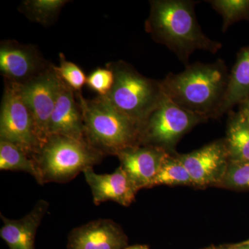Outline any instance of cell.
Wrapping results in <instances>:
<instances>
[{"instance_id":"cell-8","label":"cell","mask_w":249,"mask_h":249,"mask_svg":"<svg viewBox=\"0 0 249 249\" xmlns=\"http://www.w3.org/2000/svg\"><path fill=\"white\" fill-rule=\"evenodd\" d=\"M16 85L30 111L36 135L42 147L49 137V124L60 89V77L52 65L34 79Z\"/></svg>"},{"instance_id":"cell-18","label":"cell","mask_w":249,"mask_h":249,"mask_svg":"<svg viewBox=\"0 0 249 249\" xmlns=\"http://www.w3.org/2000/svg\"><path fill=\"white\" fill-rule=\"evenodd\" d=\"M0 170L29 173L39 182L40 176L33 157L18 145L0 140Z\"/></svg>"},{"instance_id":"cell-11","label":"cell","mask_w":249,"mask_h":249,"mask_svg":"<svg viewBox=\"0 0 249 249\" xmlns=\"http://www.w3.org/2000/svg\"><path fill=\"white\" fill-rule=\"evenodd\" d=\"M128 238L122 228L109 219L91 221L70 232L67 249H124Z\"/></svg>"},{"instance_id":"cell-21","label":"cell","mask_w":249,"mask_h":249,"mask_svg":"<svg viewBox=\"0 0 249 249\" xmlns=\"http://www.w3.org/2000/svg\"><path fill=\"white\" fill-rule=\"evenodd\" d=\"M213 9L222 17V31L242 20H249V0H210Z\"/></svg>"},{"instance_id":"cell-17","label":"cell","mask_w":249,"mask_h":249,"mask_svg":"<svg viewBox=\"0 0 249 249\" xmlns=\"http://www.w3.org/2000/svg\"><path fill=\"white\" fill-rule=\"evenodd\" d=\"M224 139L231 161L249 160V122L242 111L228 113Z\"/></svg>"},{"instance_id":"cell-9","label":"cell","mask_w":249,"mask_h":249,"mask_svg":"<svg viewBox=\"0 0 249 249\" xmlns=\"http://www.w3.org/2000/svg\"><path fill=\"white\" fill-rule=\"evenodd\" d=\"M178 157L191 175L194 188L219 187L230 162L224 138Z\"/></svg>"},{"instance_id":"cell-24","label":"cell","mask_w":249,"mask_h":249,"mask_svg":"<svg viewBox=\"0 0 249 249\" xmlns=\"http://www.w3.org/2000/svg\"><path fill=\"white\" fill-rule=\"evenodd\" d=\"M114 76L110 69L98 68L87 78L86 85L99 96H106L114 84Z\"/></svg>"},{"instance_id":"cell-6","label":"cell","mask_w":249,"mask_h":249,"mask_svg":"<svg viewBox=\"0 0 249 249\" xmlns=\"http://www.w3.org/2000/svg\"><path fill=\"white\" fill-rule=\"evenodd\" d=\"M206 122L201 116L178 107L165 96L141 128V145L175 153L177 145L183 136Z\"/></svg>"},{"instance_id":"cell-14","label":"cell","mask_w":249,"mask_h":249,"mask_svg":"<svg viewBox=\"0 0 249 249\" xmlns=\"http://www.w3.org/2000/svg\"><path fill=\"white\" fill-rule=\"evenodd\" d=\"M49 135L86 140L83 114L78 102L75 100L74 91L61 79L56 102L49 122Z\"/></svg>"},{"instance_id":"cell-5","label":"cell","mask_w":249,"mask_h":249,"mask_svg":"<svg viewBox=\"0 0 249 249\" xmlns=\"http://www.w3.org/2000/svg\"><path fill=\"white\" fill-rule=\"evenodd\" d=\"M104 156L87 140L49 136L34 157L40 176L38 183L69 182L101 163Z\"/></svg>"},{"instance_id":"cell-28","label":"cell","mask_w":249,"mask_h":249,"mask_svg":"<svg viewBox=\"0 0 249 249\" xmlns=\"http://www.w3.org/2000/svg\"><path fill=\"white\" fill-rule=\"evenodd\" d=\"M206 249H228L227 246H220V247H211Z\"/></svg>"},{"instance_id":"cell-2","label":"cell","mask_w":249,"mask_h":249,"mask_svg":"<svg viewBox=\"0 0 249 249\" xmlns=\"http://www.w3.org/2000/svg\"><path fill=\"white\" fill-rule=\"evenodd\" d=\"M229 73L226 62L218 59L211 63L189 64L183 71L169 73L160 82L168 99L208 121L221 118Z\"/></svg>"},{"instance_id":"cell-12","label":"cell","mask_w":249,"mask_h":249,"mask_svg":"<svg viewBox=\"0 0 249 249\" xmlns=\"http://www.w3.org/2000/svg\"><path fill=\"white\" fill-rule=\"evenodd\" d=\"M168 152L158 147L137 145L119 152L120 166L140 191L152 188L154 178Z\"/></svg>"},{"instance_id":"cell-4","label":"cell","mask_w":249,"mask_h":249,"mask_svg":"<svg viewBox=\"0 0 249 249\" xmlns=\"http://www.w3.org/2000/svg\"><path fill=\"white\" fill-rule=\"evenodd\" d=\"M107 67L114 73V84L103 97L141 129L165 97L160 80L144 76L123 60L111 62Z\"/></svg>"},{"instance_id":"cell-1","label":"cell","mask_w":249,"mask_h":249,"mask_svg":"<svg viewBox=\"0 0 249 249\" xmlns=\"http://www.w3.org/2000/svg\"><path fill=\"white\" fill-rule=\"evenodd\" d=\"M192 0H152L150 12L145 21V31L152 40L164 45L184 65L196 50L217 53L222 45L203 32L196 19Z\"/></svg>"},{"instance_id":"cell-16","label":"cell","mask_w":249,"mask_h":249,"mask_svg":"<svg viewBox=\"0 0 249 249\" xmlns=\"http://www.w3.org/2000/svg\"><path fill=\"white\" fill-rule=\"evenodd\" d=\"M249 98V47H245L239 51L235 65L229 73V84L221 109V117Z\"/></svg>"},{"instance_id":"cell-27","label":"cell","mask_w":249,"mask_h":249,"mask_svg":"<svg viewBox=\"0 0 249 249\" xmlns=\"http://www.w3.org/2000/svg\"><path fill=\"white\" fill-rule=\"evenodd\" d=\"M124 249H149V247L144 245H136L126 247Z\"/></svg>"},{"instance_id":"cell-13","label":"cell","mask_w":249,"mask_h":249,"mask_svg":"<svg viewBox=\"0 0 249 249\" xmlns=\"http://www.w3.org/2000/svg\"><path fill=\"white\" fill-rule=\"evenodd\" d=\"M83 174L96 205L111 201L129 206L139 191L120 165L110 174H97L93 168L85 170Z\"/></svg>"},{"instance_id":"cell-7","label":"cell","mask_w":249,"mask_h":249,"mask_svg":"<svg viewBox=\"0 0 249 249\" xmlns=\"http://www.w3.org/2000/svg\"><path fill=\"white\" fill-rule=\"evenodd\" d=\"M0 140L14 143L33 158L41 147L32 116L17 85L6 82L0 111Z\"/></svg>"},{"instance_id":"cell-22","label":"cell","mask_w":249,"mask_h":249,"mask_svg":"<svg viewBox=\"0 0 249 249\" xmlns=\"http://www.w3.org/2000/svg\"><path fill=\"white\" fill-rule=\"evenodd\" d=\"M218 188L235 191H249V160L231 161Z\"/></svg>"},{"instance_id":"cell-23","label":"cell","mask_w":249,"mask_h":249,"mask_svg":"<svg viewBox=\"0 0 249 249\" xmlns=\"http://www.w3.org/2000/svg\"><path fill=\"white\" fill-rule=\"evenodd\" d=\"M60 79L76 92L80 90L87 83V78L84 72L78 65L71 61H68L62 53L60 54V65L54 66Z\"/></svg>"},{"instance_id":"cell-19","label":"cell","mask_w":249,"mask_h":249,"mask_svg":"<svg viewBox=\"0 0 249 249\" xmlns=\"http://www.w3.org/2000/svg\"><path fill=\"white\" fill-rule=\"evenodd\" d=\"M157 186L194 187L191 175L178 158V152L168 153L163 159L152 188Z\"/></svg>"},{"instance_id":"cell-3","label":"cell","mask_w":249,"mask_h":249,"mask_svg":"<svg viewBox=\"0 0 249 249\" xmlns=\"http://www.w3.org/2000/svg\"><path fill=\"white\" fill-rule=\"evenodd\" d=\"M78 93L85 124V139L103 155H116L140 145V128L103 96L85 99Z\"/></svg>"},{"instance_id":"cell-15","label":"cell","mask_w":249,"mask_h":249,"mask_svg":"<svg viewBox=\"0 0 249 249\" xmlns=\"http://www.w3.org/2000/svg\"><path fill=\"white\" fill-rule=\"evenodd\" d=\"M49 209V203L40 199L32 211L19 219H11L0 214L3 222L0 237L9 249H36L37 229Z\"/></svg>"},{"instance_id":"cell-10","label":"cell","mask_w":249,"mask_h":249,"mask_svg":"<svg viewBox=\"0 0 249 249\" xmlns=\"http://www.w3.org/2000/svg\"><path fill=\"white\" fill-rule=\"evenodd\" d=\"M32 45L3 41L0 46V71L6 83L22 85L51 67Z\"/></svg>"},{"instance_id":"cell-29","label":"cell","mask_w":249,"mask_h":249,"mask_svg":"<svg viewBox=\"0 0 249 249\" xmlns=\"http://www.w3.org/2000/svg\"><path fill=\"white\" fill-rule=\"evenodd\" d=\"M244 242V243L247 244V245H249V240L244 241V242Z\"/></svg>"},{"instance_id":"cell-20","label":"cell","mask_w":249,"mask_h":249,"mask_svg":"<svg viewBox=\"0 0 249 249\" xmlns=\"http://www.w3.org/2000/svg\"><path fill=\"white\" fill-rule=\"evenodd\" d=\"M69 2L65 0H26L19 10L31 21L43 26L53 24L62 8Z\"/></svg>"},{"instance_id":"cell-26","label":"cell","mask_w":249,"mask_h":249,"mask_svg":"<svg viewBox=\"0 0 249 249\" xmlns=\"http://www.w3.org/2000/svg\"><path fill=\"white\" fill-rule=\"evenodd\" d=\"M227 246L228 249H249V245L244 242H240L238 244H234V245H229Z\"/></svg>"},{"instance_id":"cell-25","label":"cell","mask_w":249,"mask_h":249,"mask_svg":"<svg viewBox=\"0 0 249 249\" xmlns=\"http://www.w3.org/2000/svg\"><path fill=\"white\" fill-rule=\"evenodd\" d=\"M239 110L243 113L249 122V98L239 105Z\"/></svg>"}]
</instances>
